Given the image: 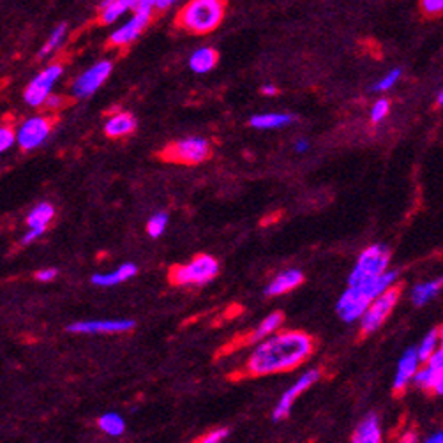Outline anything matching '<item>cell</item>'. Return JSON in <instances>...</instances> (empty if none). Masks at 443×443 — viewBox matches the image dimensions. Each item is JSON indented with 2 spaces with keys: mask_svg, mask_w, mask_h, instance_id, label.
<instances>
[{
  "mask_svg": "<svg viewBox=\"0 0 443 443\" xmlns=\"http://www.w3.org/2000/svg\"><path fill=\"white\" fill-rule=\"evenodd\" d=\"M302 281H304V274L300 272V270H297V269L284 270V272H281L280 276H277L276 280L267 287L265 294L270 297L283 295V294H287V292L294 290V288L299 287Z\"/></svg>",
  "mask_w": 443,
  "mask_h": 443,
  "instance_id": "18",
  "label": "cell"
},
{
  "mask_svg": "<svg viewBox=\"0 0 443 443\" xmlns=\"http://www.w3.org/2000/svg\"><path fill=\"white\" fill-rule=\"evenodd\" d=\"M433 392H437V394L443 396V369L440 371V374H438L437 384H435V391Z\"/></svg>",
  "mask_w": 443,
  "mask_h": 443,
  "instance_id": "36",
  "label": "cell"
},
{
  "mask_svg": "<svg viewBox=\"0 0 443 443\" xmlns=\"http://www.w3.org/2000/svg\"><path fill=\"white\" fill-rule=\"evenodd\" d=\"M62 66L60 64H52V66L46 67L45 71L38 74L30 84L27 85L23 92L25 103L30 106H42L48 101L50 94H52V88L55 85V81L62 76Z\"/></svg>",
  "mask_w": 443,
  "mask_h": 443,
  "instance_id": "8",
  "label": "cell"
},
{
  "mask_svg": "<svg viewBox=\"0 0 443 443\" xmlns=\"http://www.w3.org/2000/svg\"><path fill=\"white\" fill-rule=\"evenodd\" d=\"M134 328L133 320H91L76 321L67 330L73 334H122Z\"/></svg>",
  "mask_w": 443,
  "mask_h": 443,
  "instance_id": "12",
  "label": "cell"
},
{
  "mask_svg": "<svg viewBox=\"0 0 443 443\" xmlns=\"http://www.w3.org/2000/svg\"><path fill=\"white\" fill-rule=\"evenodd\" d=\"M419 364H422V362H420L419 352H417L415 348L408 350V352L403 355V359L399 360L398 373H396V378H394V385H392L394 394H401V392L406 389V385L410 384V380L415 378L417 371H419Z\"/></svg>",
  "mask_w": 443,
  "mask_h": 443,
  "instance_id": "14",
  "label": "cell"
},
{
  "mask_svg": "<svg viewBox=\"0 0 443 443\" xmlns=\"http://www.w3.org/2000/svg\"><path fill=\"white\" fill-rule=\"evenodd\" d=\"M14 142H18V133H14L13 127L4 126L2 130H0V150L6 152L7 149L13 147Z\"/></svg>",
  "mask_w": 443,
  "mask_h": 443,
  "instance_id": "31",
  "label": "cell"
},
{
  "mask_svg": "<svg viewBox=\"0 0 443 443\" xmlns=\"http://www.w3.org/2000/svg\"><path fill=\"white\" fill-rule=\"evenodd\" d=\"M66 32H67V25L66 23H60L59 27H57L55 30H53L52 34H50L48 41H46L45 45H42V48L39 50V57H46V55H48V53L55 52V50L59 48L60 45H62L64 39H66Z\"/></svg>",
  "mask_w": 443,
  "mask_h": 443,
  "instance_id": "27",
  "label": "cell"
},
{
  "mask_svg": "<svg viewBox=\"0 0 443 443\" xmlns=\"http://www.w3.org/2000/svg\"><path fill=\"white\" fill-rule=\"evenodd\" d=\"M294 117L288 113H263V115H255L249 120V126L256 130H277L292 124Z\"/></svg>",
  "mask_w": 443,
  "mask_h": 443,
  "instance_id": "21",
  "label": "cell"
},
{
  "mask_svg": "<svg viewBox=\"0 0 443 443\" xmlns=\"http://www.w3.org/2000/svg\"><path fill=\"white\" fill-rule=\"evenodd\" d=\"M55 216V209L50 203H39L27 217L28 228H46Z\"/></svg>",
  "mask_w": 443,
  "mask_h": 443,
  "instance_id": "23",
  "label": "cell"
},
{
  "mask_svg": "<svg viewBox=\"0 0 443 443\" xmlns=\"http://www.w3.org/2000/svg\"><path fill=\"white\" fill-rule=\"evenodd\" d=\"M219 274V263L216 258L209 255H198L184 265L171 267L168 272V280L177 287H188V284H205L212 281Z\"/></svg>",
  "mask_w": 443,
  "mask_h": 443,
  "instance_id": "4",
  "label": "cell"
},
{
  "mask_svg": "<svg viewBox=\"0 0 443 443\" xmlns=\"http://www.w3.org/2000/svg\"><path fill=\"white\" fill-rule=\"evenodd\" d=\"M137 127V120L131 113H115L113 117H110L108 122L105 126V133L106 137L110 138H120V137H127L131 134Z\"/></svg>",
  "mask_w": 443,
  "mask_h": 443,
  "instance_id": "19",
  "label": "cell"
},
{
  "mask_svg": "<svg viewBox=\"0 0 443 443\" xmlns=\"http://www.w3.org/2000/svg\"><path fill=\"white\" fill-rule=\"evenodd\" d=\"M440 288H443L442 281H430V283H422V284H417L412 292V300L417 307L424 306V304L430 302L435 295L440 292Z\"/></svg>",
  "mask_w": 443,
  "mask_h": 443,
  "instance_id": "24",
  "label": "cell"
},
{
  "mask_svg": "<svg viewBox=\"0 0 443 443\" xmlns=\"http://www.w3.org/2000/svg\"><path fill=\"white\" fill-rule=\"evenodd\" d=\"M440 281H442V284H443V277H442V280H440Z\"/></svg>",
  "mask_w": 443,
  "mask_h": 443,
  "instance_id": "43",
  "label": "cell"
},
{
  "mask_svg": "<svg viewBox=\"0 0 443 443\" xmlns=\"http://www.w3.org/2000/svg\"><path fill=\"white\" fill-rule=\"evenodd\" d=\"M440 348L443 350V327L440 328Z\"/></svg>",
  "mask_w": 443,
  "mask_h": 443,
  "instance_id": "42",
  "label": "cell"
},
{
  "mask_svg": "<svg viewBox=\"0 0 443 443\" xmlns=\"http://www.w3.org/2000/svg\"><path fill=\"white\" fill-rule=\"evenodd\" d=\"M401 74H403V71L399 69V67H398V69H392L391 73L387 74V76H384L380 81H378L376 85H374V91H376V92H387L389 88H392L396 84H398L399 78H401Z\"/></svg>",
  "mask_w": 443,
  "mask_h": 443,
  "instance_id": "29",
  "label": "cell"
},
{
  "mask_svg": "<svg viewBox=\"0 0 443 443\" xmlns=\"http://www.w3.org/2000/svg\"><path fill=\"white\" fill-rule=\"evenodd\" d=\"M217 60H219V55H217L216 50L205 46V48H198L192 53L191 59H189V67H191L195 73L205 74L216 67Z\"/></svg>",
  "mask_w": 443,
  "mask_h": 443,
  "instance_id": "20",
  "label": "cell"
},
{
  "mask_svg": "<svg viewBox=\"0 0 443 443\" xmlns=\"http://www.w3.org/2000/svg\"><path fill=\"white\" fill-rule=\"evenodd\" d=\"M438 105H440V106H443V88H442V92H440V94H438Z\"/></svg>",
  "mask_w": 443,
  "mask_h": 443,
  "instance_id": "41",
  "label": "cell"
},
{
  "mask_svg": "<svg viewBox=\"0 0 443 443\" xmlns=\"http://www.w3.org/2000/svg\"><path fill=\"white\" fill-rule=\"evenodd\" d=\"M381 440V430H380V420L376 415L369 413L362 419V422L359 424V427L353 433L352 442L353 443H378Z\"/></svg>",
  "mask_w": 443,
  "mask_h": 443,
  "instance_id": "16",
  "label": "cell"
},
{
  "mask_svg": "<svg viewBox=\"0 0 443 443\" xmlns=\"http://www.w3.org/2000/svg\"><path fill=\"white\" fill-rule=\"evenodd\" d=\"M177 0H157L156 7L157 9H166V7H171Z\"/></svg>",
  "mask_w": 443,
  "mask_h": 443,
  "instance_id": "38",
  "label": "cell"
},
{
  "mask_svg": "<svg viewBox=\"0 0 443 443\" xmlns=\"http://www.w3.org/2000/svg\"><path fill=\"white\" fill-rule=\"evenodd\" d=\"M318 378H320V371L318 369H311V371H307L306 374H302V376H300L299 380H297L295 384L292 385L287 392H284L283 398L280 399V403H277L276 410H274V413H272L274 420L287 419L292 406H294V403L297 401V398H299L302 392H306L307 389H309L311 385L318 380Z\"/></svg>",
  "mask_w": 443,
  "mask_h": 443,
  "instance_id": "11",
  "label": "cell"
},
{
  "mask_svg": "<svg viewBox=\"0 0 443 443\" xmlns=\"http://www.w3.org/2000/svg\"><path fill=\"white\" fill-rule=\"evenodd\" d=\"M57 270L55 269H42L39 272H35V280L41 281V283H48V281H53L57 277Z\"/></svg>",
  "mask_w": 443,
  "mask_h": 443,
  "instance_id": "34",
  "label": "cell"
},
{
  "mask_svg": "<svg viewBox=\"0 0 443 443\" xmlns=\"http://www.w3.org/2000/svg\"><path fill=\"white\" fill-rule=\"evenodd\" d=\"M226 437H228V430H224V427H219V430H214V431H210V433H207L205 437L200 438L198 442H202V443H219V442H223Z\"/></svg>",
  "mask_w": 443,
  "mask_h": 443,
  "instance_id": "33",
  "label": "cell"
},
{
  "mask_svg": "<svg viewBox=\"0 0 443 443\" xmlns=\"http://www.w3.org/2000/svg\"><path fill=\"white\" fill-rule=\"evenodd\" d=\"M399 277L398 270H385L381 276L373 277L369 281H364L359 284H350L348 290L341 295V299L338 300V311L339 316L345 321H355L359 318L364 316V313L367 311V307L371 306L376 297H380L384 292H387L389 288L394 287L396 280Z\"/></svg>",
  "mask_w": 443,
  "mask_h": 443,
  "instance_id": "2",
  "label": "cell"
},
{
  "mask_svg": "<svg viewBox=\"0 0 443 443\" xmlns=\"http://www.w3.org/2000/svg\"><path fill=\"white\" fill-rule=\"evenodd\" d=\"M140 0H103L99 4V21L105 25L115 23L127 11H137Z\"/></svg>",
  "mask_w": 443,
  "mask_h": 443,
  "instance_id": "15",
  "label": "cell"
},
{
  "mask_svg": "<svg viewBox=\"0 0 443 443\" xmlns=\"http://www.w3.org/2000/svg\"><path fill=\"white\" fill-rule=\"evenodd\" d=\"M438 343H440V330H431L430 334L424 338V341L420 343L419 348H417V352H419V357H420V362L422 364L427 362V359H430V357L438 350L437 348Z\"/></svg>",
  "mask_w": 443,
  "mask_h": 443,
  "instance_id": "26",
  "label": "cell"
},
{
  "mask_svg": "<svg viewBox=\"0 0 443 443\" xmlns=\"http://www.w3.org/2000/svg\"><path fill=\"white\" fill-rule=\"evenodd\" d=\"M150 18H152V11H134V16L110 35V45L119 46V48L131 45L147 28Z\"/></svg>",
  "mask_w": 443,
  "mask_h": 443,
  "instance_id": "13",
  "label": "cell"
},
{
  "mask_svg": "<svg viewBox=\"0 0 443 443\" xmlns=\"http://www.w3.org/2000/svg\"><path fill=\"white\" fill-rule=\"evenodd\" d=\"M161 157L168 163L200 164L210 157V145L203 138H185L163 149Z\"/></svg>",
  "mask_w": 443,
  "mask_h": 443,
  "instance_id": "7",
  "label": "cell"
},
{
  "mask_svg": "<svg viewBox=\"0 0 443 443\" xmlns=\"http://www.w3.org/2000/svg\"><path fill=\"white\" fill-rule=\"evenodd\" d=\"M138 269L134 263H124L120 265L115 272H110V274H94L92 276V283L96 287H103V288H108V287H115V284L124 283V281L131 280L133 276H137Z\"/></svg>",
  "mask_w": 443,
  "mask_h": 443,
  "instance_id": "17",
  "label": "cell"
},
{
  "mask_svg": "<svg viewBox=\"0 0 443 443\" xmlns=\"http://www.w3.org/2000/svg\"><path fill=\"white\" fill-rule=\"evenodd\" d=\"M314 350V339L300 330H284L263 339L246 362L248 376L287 373L306 362Z\"/></svg>",
  "mask_w": 443,
  "mask_h": 443,
  "instance_id": "1",
  "label": "cell"
},
{
  "mask_svg": "<svg viewBox=\"0 0 443 443\" xmlns=\"http://www.w3.org/2000/svg\"><path fill=\"white\" fill-rule=\"evenodd\" d=\"M399 295H401V287H391L387 292H384V294L371 302V306L364 313L362 323H360V334L364 338L373 334L374 330H378L384 325V321L387 320L389 314L392 313V309L398 304Z\"/></svg>",
  "mask_w": 443,
  "mask_h": 443,
  "instance_id": "6",
  "label": "cell"
},
{
  "mask_svg": "<svg viewBox=\"0 0 443 443\" xmlns=\"http://www.w3.org/2000/svg\"><path fill=\"white\" fill-rule=\"evenodd\" d=\"M283 320H284V314L283 313L269 314V316H267L265 320H263L262 323H260L258 327H256L255 330H253V334L248 335V343L263 341V339H265L267 335L274 334V332H276L277 328L281 327Z\"/></svg>",
  "mask_w": 443,
  "mask_h": 443,
  "instance_id": "22",
  "label": "cell"
},
{
  "mask_svg": "<svg viewBox=\"0 0 443 443\" xmlns=\"http://www.w3.org/2000/svg\"><path fill=\"white\" fill-rule=\"evenodd\" d=\"M427 442L430 443H443V433H437L435 437H430L427 438Z\"/></svg>",
  "mask_w": 443,
  "mask_h": 443,
  "instance_id": "40",
  "label": "cell"
},
{
  "mask_svg": "<svg viewBox=\"0 0 443 443\" xmlns=\"http://www.w3.org/2000/svg\"><path fill=\"white\" fill-rule=\"evenodd\" d=\"M112 69L113 64L110 60H101V62L94 64L91 69L76 78V81L73 84V94L76 98H88L91 94H94L105 84L106 78L112 74Z\"/></svg>",
  "mask_w": 443,
  "mask_h": 443,
  "instance_id": "10",
  "label": "cell"
},
{
  "mask_svg": "<svg viewBox=\"0 0 443 443\" xmlns=\"http://www.w3.org/2000/svg\"><path fill=\"white\" fill-rule=\"evenodd\" d=\"M420 9L426 16H440L443 13V0H420Z\"/></svg>",
  "mask_w": 443,
  "mask_h": 443,
  "instance_id": "32",
  "label": "cell"
},
{
  "mask_svg": "<svg viewBox=\"0 0 443 443\" xmlns=\"http://www.w3.org/2000/svg\"><path fill=\"white\" fill-rule=\"evenodd\" d=\"M262 94H265V96H276V94H277V87H276V85H263V87H262Z\"/></svg>",
  "mask_w": 443,
  "mask_h": 443,
  "instance_id": "37",
  "label": "cell"
},
{
  "mask_svg": "<svg viewBox=\"0 0 443 443\" xmlns=\"http://www.w3.org/2000/svg\"><path fill=\"white\" fill-rule=\"evenodd\" d=\"M99 424V430L103 431V433L110 435V437H120V435H124V431H126V422H124V419L120 415H117V413H106V415H103L101 419L98 420Z\"/></svg>",
  "mask_w": 443,
  "mask_h": 443,
  "instance_id": "25",
  "label": "cell"
},
{
  "mask_svg": "<svg viewBox=\"0 0 443 443\" xmlns=\"http://www.w3.org/2000/svg\"><path fill=\"white\" fill-rule=\"evenodd\" d=\"M45 230H46V228H30V231H28V234L25 235L23 241H21V242H23V244H30V242L35 241V238H38L39 235L45 234Z\"/></svg>",
  "mask_w": 443,
  "mask_h": 443,
  "instance_id": "35",
  "label": "cell"
},
{
  "mask_svg": "<svg viewBox=\"0 0 443 443\" xmlns=\"http://www.w3.org/2000/svg\"><path fill=\"white\" fill-rule=\"evenodd\" d=\"M224 11V0H189L177 14V25L191 34H209L219 27Z\"/></svg>",
  "mask_w": 443,
  "mask_h": 443,
  "instance_id": "3",
  "label": "cell"
},
{
  "mask_svg": "<svg viewBox=\"0 0 443 443\" xmlns=\"http://www.w3.org/2000/svg\"><path fill=\"white\" fill-rule=\"evenodd\" d=\"M389 262H391V251L389 248L381 244L369 246L360 253L355 267L348 277V284H359L364 281H369L373 277L381 276L387 270Z\"/></svg>",
  "mask_w": 443,
  "mask_h": 443,
  "instance_id": "5",
  "label": "cell"
},
{
  "mask_svg": "<svg viewBox=\"0 0 443 443\" xmlns=\"http://www.w3.org/2000/svg\"><path fill=\"white\" fill-rule=\"evenodd\" d=\"M52 126L53 122L48 117H32V119L25 120L20 130H18V145H20V149L28 152V150H34L39 145L45 144L50 131H52Z\"/></svg>",
  "mask_w": 443,
  "mask_h": 443,
  "instance_id": "9",
  "label": "cell"
},
{
  "mask_svg": "<svg viewBox=\"0 0 443 443\" xmlns=\"http://www.w3.org/2000/svg\"><path fill=\"white\" fill-rule=\"evenodd\" d=\"M389 110H391V105H389L387 99H378L373 105V110H371V120H373L374 124L381 122V120L387 117Z\"/></svg>",
  "mask_w": 443,
  "mask_h": 443,
  "instance_id": "30",
  "label": "cell"
},
{
  "mask_svg": "<svg viewBox=\"0 0 443 443\" xmlns=\"http://www.w3.org/2000/svg\"><path fill=\"white\" fill-rule=\"evenodd\" d=\"M166 224H168L166 214H163V212L154 214V216L150 217L149 223H147V231H149L150 237L152 238L161 237V235L164 234V230H166Z\"/></svg>",
  "mask_w": 443,
  "mask_h": 443,
  "instance_id": "28",
  "label": "cell"
},
{
  "mask_svg": "<svg viewBox=\"0 0 443 443\" xmlns=\"http://www.w3.org/2000/svg\"><path fill=\"white\" fill-rule=\"evenodd\" d=\"M307 147H309V144H307L306 140H299L295 144V149H297V152H304V150H307Z\"/></svg>",
  "mask_w": 443,
  "mask_h": 443,
  "instance_id": "39",
  "label": "cell"
}]
</instances>
